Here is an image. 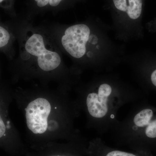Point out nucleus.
<instances>
[{"instance_id": "f257e3e1", "label": "nucleus", "mask_w": 156, "mask_h": 156, "mask_svg": "<svg viewBox=\"0 0 156 156\" xmlns=\"http://www.w3.org/2000/svg\"><path fill=\"white\" fill-rule=\"evenodd\" d=\"M111 25L101 20L68 27L61 37L62 48L72 58L88 66L110 69L123 61L125 45L117 44L110 35Z\"/></svg>"}, {"instance_id": "f03ea898", "label": "nucleus", "mask_w": 156, "mask_h": 156, "mask_svg": "<svg viewBox=\"0 0 156 156\" xmlns=\"http://www.w3.org/2000/svg\"><path fill=\"white\" fill-rule=\"evenodd\" d=\"M114 10L111 25L115 38L128 43L142 39L143 0H112Z\"/></svg>"}, {"instance_id": "7ed1b4c3", "label": "nucleus", "mask_w": 156, "mask_h": 156, "mask_svg": "<svg viewBox=\"0 0 156 156\" xmlns=\"http://www.w3.org/2000/svg\"><path fill=\"white\" fill-rule=\"evenodd\" d=\"M53 97L32 98L25 106V116L29 131L35 135L59 133V103Z\"/></svg>"}, {"instance_id": "20e7f679", "label": "nucleus", "mask_w": 156, "mask_h": 156, "mask_svg": "<svg viewBox=\"0 0 156 156\" xmlns=\"http://www.w3.org/2000/svg\"><path fill=\"white\" fill-rule=\"evenodd\" d=\"M23 60L34 62L38 68L46 72L60 66L61 58L50 39L38 31L28 32L23 42Z\"/></svg>"}, {"instance_id": "39448f33", "label": "nucleus", "mask_w": 156, "mask_h": 156, "mask_svg": "<svg viewBox=\"0 0 156 156\" xmlns=\"http://www.w3.org/2000/svg\"><path fill=\"white\" fill-rule=\"evenodd\" d=\"M112 83L108 81H100L95 85L94 91L87 95V109L92 117L102 118L107 113L108 101L113 89Z\"/></svg>"}, {"instance_id": "423d86ee", "label": "nucleus", "mask_w": 156, "mask_h": 156, "mask_svg": "<svg viewBox=\"0 0 156 156\" xmlns=\"http://www.w3.org/2000/svg\"><path fill=\"white\" fill-rule=\"evenodd\" d=\"M153 116L152 111L150 109L143 110L135 116L134 122L138 127H144L147 126Z\"/></svg>"}, {"instance_id": "0eeeda50", "label": "nucleus", "mask_w": 156, "mask_h": 156, "mask_svg": "<svg viewBox=\"0 0 156 156\" xmlns=\"http://www.w3.org/2000/svg\"><path fill=\"white\" fill-rule=\"evenodd\" d=\"M10 39V35L9 32L2 27L0 26V48L6 46Z\"/></svg>"}, {"instance_id": "6e6552de", "label": "nucleus", "mask_w": 156, "mask_h": 156, "mask_svg": "<svg viewBox=\"0 0 156 156\" xmlns=\"http://www.w3.org/2000/svg\"><path fill=\"white\" fill-rule=\"evenodd\" d=\"M145 130L146 135L150 138L156 137V119L149 122Z\"/></svg>"}, {"instance_id": "1a4fd4ad", "label": "nucleus", "mask_w": 156, "mask_h": 156, "mask_svg": "<svg viewBox=\"0 0 156 156\" xmlns=\"http://www.w3.org/2000/svg\"><path fill=\"white\" fill-rule=\"evenodd\" d=\"M39 7H44L48 4L52 7H56L59 5L62 0H34Z\"/></svg>"}, {"instance_id": "9d476101", "label": "nucleus", "mask_w": 156, "mask_h": 156, "mask_svg": "<svg viewBox=\"0 0 156 156\" xmlns=\"http://www.w3.org/2000/svg\"><path fill=\"white\" fill-rule=\"evenodd\" d=\"M106 156H136L133 154L121 151H114L110 152Z\"/></svg>"}, {"instance_id": "9b49d317", "label": "nucleus", "mask_w": 156, "mask_h": 156, "mask_svg": "<svg viewBox=\"0 0 156 156\" xmlns=\"http://www.w3.org/2000/svg\"><path fill=\"white\" fill-rule=\"evenodd\" d=\"M146 27L149 31L156 34V19L147 23Z\"/></svg>"}, {"instance_id": "f8f14e48", "label": "nucleus", "mask_w": 156, "mask_h": 156, "mask_svg": "<svg viewBox=\"0 0 156 156\" xmlns=\"http://www.w3.org/2000/svg\"><path fill=\"white\" fill-rule=\"evenodd\" d=\"M6 130L5 125L0 114V138H2L5 134Z\"/></svg>"}, {"instance_id": "ddd939ff", "label": "nucleus", "mask_w": 156, "mask_h": 156, "mask_svg": "<svg viewBox=\"0 0 156 156\" xmlns=\"http://www.w3.org/2000/svg\"><path fill=\"white\" fill-rule=\"evenodd\" d=\"M150 80L153 85L156 87V69H154L151 73Z\"/></svg>"}, {"instance_id": "4468645a", "label": "nucleus", "mask_w": 156, "mask_h": 156, "mask_svg": "<svg viewBox=\"0 0 156 156\" xmlns=\"http://www.w3.org/2000/svg\"><path fill=\"white\" fill-rule=\"evenodd\" d=\"M4 0H0V3H2Z\"/></svg>"}, {"instance_id": "2eb2a0df", "label": "nucleus", "mask_w": 156, "mask_h": 156, "mask_svg": "<svg viewBox=\"0 0 156 156\" xmlns=\"http://www.w3.org/2000/svg\"><path fill=\"white\" fill-rule=\"evenodd\" d=\"M62 156V155H53V156Z\"/></svg>"}]
</instances>
